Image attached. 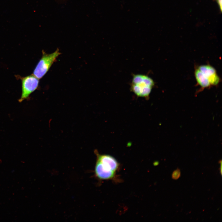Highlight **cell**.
I'll return each mask as SVG.
<instances>
[{
	"instance_id": "obj_1",
	"label": "cell",
	"mask_w": 222,
	"mask_h": 222,
	"mask_svg": "<svg viewBox=\"0 0 222 222\" xmlns=\"http://www.w3.org/2000/svg\"><path fill=\"white\" fill-rule=\"evenodd\" d=\"M154 85L153 80L142 74H134L131 84V90L137 96L148 98Z\"/></svg>"
},
{
	"instance_id": "obj_2",
	"label": "cell",
	"mask_w": 222,
	"mask_h": 222,
	"mask_svg": "<svg viewBox=\"0 0 222 222\" xmlns=\"http://www.w3.org/2000/svg\"><path fill=\"white\" fill-rule=\"evenodd\" d=\"M60 54L58 49L49 54L43 51L42 57L33 71V75L39 79L42 78Z\"/></svg>"
},
{
	"instance_id": "obj_3",
	"label": "cell",
	"mask_w": 222,
	"mask_h": 222,
	"mask_svg": "<svg viewBox=\"0 0 222 222\" xmlns=\"http://www.w3.org/2000/svg\"><path fill=\"white\" fill-rule=\"evenodd\" d=\"M22 93L19 101L22 102L27 99L38 87L39 79L33 74L21 78Z\"/></svg>"
},
{
	"instance_id": "obj_4",
	"label": "cell",
	"mask_w": 222,
	"mask_h": 222,
	"mask_svg": "<svg viewBox=\"0 0 222 222\" xmlns=\"http://www.w3.org/2000/svg\"><path fill=\"white\" fill-rule=\"evenodd\" d=\"M208 79L211 85H217L220 81L216 70L209 65H202L198 68Z\"/></svg>"
},
{
	"instance_id": "obj_5",
	"label": "cell",
	"mask_w": 222,
	"mask_h": 222,
	"mask_svg": "<svg viewBox=\"0 0 222 222\" xmlns=\"http://www.w3.org/2000/svg\"><path fill=\"white\" fill-rule=\"evenodd\" d=\"M97 160L101 162L106 168L115 172L119 164L116 159L112 156L106 154H100L96 152Z\"/></svg>"
},
{
	"instance_id": "obj_6",
	"label": "cell",
	"mask_w": 222,
	"mask_h": 222,
	"mask_svg": "<svg viewBox=\"0 0 222 222\" xmlns=\"http://www.w3.org/2000/svg\"><path fill=\"white\" fill-rule=\"evenodd\" d=\"M94 171L96 177L101 180L112 179L114 177L115 173V172L105 167L97 160L96 162Z\"/></svg>"
},
{
	"instance_id": "obj_7",
	"label": "cell",
	"mask_w": 222,
	"mask_h": 222,
	"mask_svg": "<svg viewBox=\"0 0 222 222\" xmlns=\"http://www.w3.org/2000/svg\"><path fill=\"white\" fill-rule=\"evenodd\" d=\"M195 74L198 84L202 88H207L211 85L208 78L198 68L195 70Z\"/></svg>"
},
{
	"instance_id": "obj_8",
	"label": "cell",
	"mask_w": 222,
	"mask_h": 222,
	"mask_svg": "<svg viewBox=\"0 0 222 222\" xmlns=\"http://www.w3.org/2000/svg\"><path fill=\"white\" fill-rule=\"evenodd\" d=\"M181 176V172L180 170L177 168L176 169L174 170L172 174V178L173 179H178Z\"/></svg>"
},
{
	"instance_id": "obj_9",
	"label": "cell",
	"mask_w": 222,
	"mask_h": 222,
	"mask_svg": "<svg viewBox=\"0 0 222 222\" xmlns=\"http://www.w3.org/2000/svg\"><path fill=\"white\" fill-rule=\"evenodd\" d=\"M217 3L221 11H222V0H215Z\"/></svg>"
},
{
	"instance_id": "obj_10",
	"label": "cell",
	"mask_w": 222,
	"mask_h": 222,
	"mask_svg": "<svg viewBox=\"0 0 222 222\" xmlns=\"http://www.w3.org/2000/svg\"><path fill=\"white\" fill-rule=\"evenodd\" d=\"M220 163V173L221 175L222 174V164H221V160L219 161Z\"/></svg>"
}]
</instances>
